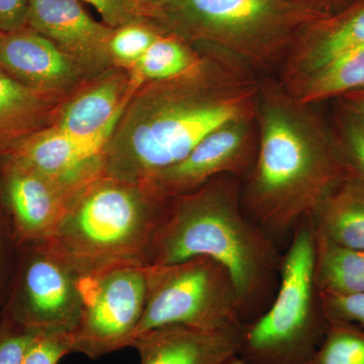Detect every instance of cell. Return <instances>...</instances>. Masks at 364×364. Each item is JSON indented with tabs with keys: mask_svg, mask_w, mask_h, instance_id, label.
Segmentation results:
<instances>
[{
	"mask_svg": "<svg viewBox=\"0 0 364 364\" xmlns=\"http://www.w3.org/2000/svg\"><path fill=\"white\" fill-rule=\"evenodd\" d=\"M244 68L215 54L184 75L139 88L105 146V176L145 183L223 124L255 119L260 85Z\"/></svg>",
	"mask_w": 364,
	"mask_h": 364,
	"instance_id": "obj_1",
	"label": "cell"
},
{
	"mask_svg": "<svg viewBox=\"0 0 364 364\" xmlns=\"http://www.w3.org/2000/svg\"><path fill=\"white\" fill-rule=\"evenodd\" d=\"M257 151L244 205L274 240L309 219L326 196L350 178L330 122L279 85H260Z\"/></svg>",
	"mask_w": 364,
	"mask_h": 364,
	"instance_id": "obj_2",
	"label": "cell"
},
{
	"mask_svg": "<svg viewBox=\"0 0 364 364\" xmlns=\"http://www.w3.org/2000/svg\"><path fill=\"white\" fill-rule=\"evenodd\" d=\"M198 256L227 268L245 325L251 308L270 294L282 257L272 237L244 214L236 176L217 177L167 200L144 264H173Z\"/></svg>",
	"mask_w": 364,
	"mask_h": 364,
	"instance_id": "obj_3",
	"label": "cell"
},
{
	"mask_svg": "<svg viewBox=\"0 0 364 364\" xmlns=\"http://www.w3.org/2000/svg\"><path fill=\"white\" fill-rule=\"evenodd\" d=\"M165 202L145 184L100 177L75 196L52 236L38 246L78 277L144 263Z\"/></svg>",
	"mask_w": 364,
	"mask_h": 364,
	"instance_id": "obj_4",
	"label": "cell"
},
{
	"mask_svg": "<svg viewBox=\"0 0 364 364\" xmlns=\"http://www.w3.org/2000/svg\"><path fill=\"white\" fill-rule=\"evenodd\" d=\"M327 326L316 277L315 232L306 219L282 257L272 305L243 326L238 356L247 364H308Z\"/></svg>",
	"mask_w": 364,
	"mask_h": 364,
	"instance_id": "obj_5",
	"label": "cell"
},
{
	"mask_svg": "<svg viewBox=\"0 0 364 364\" xmlns=\"http://www.w3.org/2000/svg\"><path fill=\"white\" fill-rule=\"evenodd\" d=\"M154 6L165 31L244 67L284 56L294 44L291 28L303 18L287 0H157Z\"/></svg>",
	"mask_w": 364,
	"mask_h": 364,
	"instance_id": "obj_6",
	"label": "cell"
},
{
	"mask_svg": "<svg viewBox=\"0 0 364 364\" xmlns=\"http://www.w3.org/2000/svg\"><path fill=\"white\" fill-rule=\"evenodd\" d=\"M145 267L147 298L134 339L164 326L203 330L243 327L238 291L221 263L198 256L173 264Z\"/></svg>",
	"mask_w": 364,
	"mask_h": 364,
	"instance_id": "obj_7",
	"label": "cell"
},
{
	"mask_svg": "<svg viewBox=\"0 0 364 364\" xmlns=\"http://www.w3.org/2000/svg\"><path fill=\"white\" fill-rule=\"evenodd\" d=\"M82 313L72 351L97 359L131 347L147 298L144 263H124L79 277Z\"/></svg>",
	"mask_w": 364,
	"mask_h": 364,
	"instance_id": "obj_8",
	"label": "cell"
},
{
	"mask_svg": "<svg viewBox=\"0 0 364 364\" xmlns=\"http://www.w3.org/2000/svg\"><path fill=\"white\" fill-rule=\"evenodd\" d=\"M255 123V119H240L223 124L205 136L181 162L143 184L164 202L191 193L217 177L247 173L257 151Z\"/></svg>",
	"mask_w": 364,
	"mask_h": 364,
	"instance_id": "obj_9",
	"label": "cell"
},
{
	"mask_svg": "<svg viewBox=\"0 0 364 364\" xmlns=\"http://www.w3.org/2000/svg\"><path fill=\"white\" fill-rule=\"evenodd\" d=\"M119 119L90 136L73 135L56 127L35 132L9 150L7 159L39 172L76 196L105 176V146Z\"/></svg>",
	"mask_w": 364,
	"mask_h": 364,
	"instance_id": "obj_10",
	"label": "cell"
},
{
	"mask_svg": "<svg viewBox=\"0 0 364 364\" xmlns=\"http://www.w3.org/2000/svg\"><path fill=\"white\" fill-rule=\"evenodd\" d=\"M82 304L77 275L38 246L21 277L18 308L11 318L33 332L72 333L80 320Z\"/></svg>",
	"mask_w": 364,
	"mask_h": 364,
	"instance_id": "obj_11",
	"label": "cell"
},
{
	"mask_svg": "<svg viewBox=\"0 0 364 364\" xmlns=\"http://www.w3.org/2000/svg\"><path fill=\"white\" fill-rule=\"evenodd\" d=\"M26 28L51 41L85 71L112 62L109 43L114 28L95 20L79 0H31Z\"/></svg>",
	"mask_w": 364,
	"mask_h": 364,
	"instance_id": "obj_12",
	"label": "cell"
},
{
	"mask_svg": "<svg viewBox=\"0 0 364 364\" xmlns=\"http://www.w3.org/2000/svg\"><path fill=\"white\" fill-rule=\"evenodd\" d=\"M4 189L16 236L37 245L52 236L75 198L57 182L9 159Z\"/></svg>",
	"mask_w": 364,
	"mask_h": 364,
	"instance_id": "obj_13",
	"label": "cell"
},
{
	"mask_svg": "<svg viewBox=\"0 0 364 364\" xmlns=\"http://www.w3.org/2000/svg\"><path fill=\"white\" fill-rule=\"evenodd\" d=\"M0 69L48 95L77 82L85 69L44 36L25 28L0 41Z\"/></svg>",
	"mask_w": 364,
	"mask_h": 364,
	"instance_id": "obj_14",
	"label": "cell"
},
{
	"mask_svg": "<svg viewBox=\"0 0 364 364\" xmlns=\"http://www.w3.org/2000/svg\"><path fill=\"white\" fill-rule=\"evenodd\" d=\"M242 329L164 326L138 335L131 347L141 364H226L238 356Z\"/></svg>",
	"mask_w": 364,
	"mask_h": 364,
	"instance_id": "obj_15",
	"label": "cell"
},
{
	"mask_svg": "<svg viewBox=\"0 0 364 364\" xmlns=\"http://www.w3.org/2000/svg\"><path fill=\"white\" fill-rule=\"evenodd\" d=\"M364 46V0L334 18L318 21L294 41L287 54L284 85Z\"/></svg>",
	"mask_w": 364,
	"mask_h": 364,
	"instance_id": "obj_16",
	"label": "cell"
},
{
	"mask_svg": "<svg viewBox=\"0 0 364 364\" xmlns=\"http://www.w3.org/2000/svg\"><path fill=\"white\" fill-rule=\"evenodd\" d=\"M135 92L130 78L114 74L67 104L55 127L73 135H95L121 119Z\"/></svg>",
	"mask_w": 364,
	"mask_h": 364,
	"instance_id": "obj_17",
	"label": "cell"
},
{
	"mask_svg": "<svg viewBox=\"0 0 364 364\" xmlns=\"http://www.w3.org/2000/svg\"><path fill=\"white\" fill-rule=\"evenodd\" d=\"M309 220L315 233L334 245L364 251V183L342 181Z\"/></svg>",
	"mask_w": 364,
	"mask_h": 364,
	"instance_id": "obj_18",
	"label": "cell"
},
{
	"mask_svg": "<svg viewBox=\"0 0 364 364\" xmlns=\"http://www.w3.org/2000/svg\"><path fill=\"white\" fill-rule=\"evenodd\" d=\"M303 104L315 105L364 90V46L328 62L317 70L284 85Z\"/></svg>",
	"mask_w": 364,
	"mask_h": 364,
	"instance_id": "obj_19",
	"label": "cell"
},
{
	"mask_svg": "<svg viewBox=\"0 0 364 364\" xmlns=\"http://www.w3.org/2000/svg\"><path fill=\"white\" fill-rule=\"evenodd\" d=\"M46 95L28 87L0 69V153L35 133L44 116Z\"/></svg>",
	"mask_w": 364,
	"mask_h": 364,
	"instance_id": "obj_20",
	"label": "cell"
},
{
	"mask_svg": "<svg viewBox=\"0 0 364 364\" xmlns=\"http://www.w3.org/2000/svg\"><path fill=\"white\" fill-rule=\"evenodd\" d=\"M207 58L173 33H163L131 67L130 85L136 91L146 82L179 77L202 65Z\"/></svg>",
	"mask_w": 364,
	"mask_h": 364,
	"instance_id": "obj_21",
	"label": "cell"
},
{
	"mask_svg": "<svg viewBox=\"0 0 364 364\" xmlns=\"http://www.w3.org/2000/svg\"><path fill=\"white\" fill-rule=\"evenodd\" d=\"M315 237L316 277L320 291L364 294V251L339 247L316 233Z\"/></svg>",
	"mask_w": 364,
	"mask_h": 364,
	"instance_id": "obj_22",
	"label": "cell"
},
{
	"mask_svg": "<svg viewBox=\"0 0 364 364\" xmlns=\"http://www.w3.org/2000/svg\"><path fill=\"white\" fill-rule=\"evenodd\" d=\"M308 364H364V328L328 321L324 339Z\"/></svg>",
	"mask_w": 364,
	"mask_h": 364,
	"instance_id": "obj_23",
	"label": "cell"
},
{
	"mask_svg": "<svg viewBox=\"0 0 364 364\" xmlns=\"http://www.w3.org/2000/svg\"><path fill=\"white\" fill-rule=\"evenodd\" d=\"M331 129L340 157L350 178L364 183V121L335 104Z\"/></svg>",
	"mask_w": 364,
	"mask_h": 364,
	"instance_id": "obj_24",
	"label": "cell"
},
{
	"mask_svg": "<svg viewBox=\"0 0 364 364\" xmlns=\"http://www.w3.org/2000/svg\"><path fill=\"white\" fill-rule=\"evenodd\" d=\"M165 32L155 21H135L114 28L109 43L112 61L131 68Z\"/></svg>",
	"mask_w": 364,
	"mask_h": 364,
	"instance_id": "obj_25",
	"label": "cell"
},
{
	"mask_svg": "<svg viewBox=\"0 0 364 364\" xmlns=\"http://www.w3.org/2000/svg\"><path fill=\"white\" fill-rule=\"evenodd\" d=\"M92 6L100 14L102 23L111 26L128 25L141 21L156 20V9L140 0H79Z\"/></svg>",
	"mask_w": 364,
	"mask_h": 364,
	"instance_id": "obj_26",
	"label": "cell"
},
{
	"mask_svg": "<svg viewBox=\"0 0 364 364\" xmlns=\"http://www.w3.org/2000/svg\"><path fill=\"white\" fill-rule=\"evenodd\" d=\"M72 333L36 332L28 344L21 364H58L71 353Z\"/></svg>",
	"mask_w": 364,
	"mask_h": 364,
	"instance_id": "obj_27",
	"label": "cell"
},
{
	"mask_svg": "<svg viewBox=\"0 0 364 364\" xmlns=\"http://www.w3.org/2000/svg\"><path fill=\"white\" fill-rule=\"evenodd\" d=\"M321 301L328 321H343L364 328V294L321 291Z\"/></svg>",
	"mask_w": 364,
	"mask_h": 364,
	"instance_id": "obj_28",
	"label": "cell"
},
{
	"mask_svg": "<svg viewBox=\"0 0 364 364\" xmlns=\"http://www.w3.org/2000/svg\"><path fill=\"white\" fill-rule=\"evenodd\" d=\"M36 332L11 318L0 323V364H21Z\"/></svg>",
	"mask_w": 364,
	"mask_h": 364,
	"instance_id": "obj_29",
	"label": "cell"
},
{
	"mask_svg": "<svg viewBox=\"0 0 364 364\" xmlns=\"http://www.w3.org/2000/svg\"><path fill=\"white\" fill-rule=\"evenodd\" d=\"M30 1L0 0V33H14L26 28Z\"/></svg>",
	"mask_w": 364,
	"mask_h": 364,
	"instance_id": "obj_30",
	"label": "cell"
},
{
	"mask_svg": "<svg viewBox=\"0 0 364 364\" xmlns=\"http://www.w3.org/2000/svg\"><path fill=\"white\" fill-rule=\"evenodd\" d=\"M334 102L364 121V90L346 93L335 100Z\"/></svg>",
	"mask_w": 364,
	"mask_h": 364,
	"instance_id": "obj_31",
	"label": "cell"
},
{
	"mask_svg": "<svg viewBox=\"0 0 364 364\" xmlns=\"http://www.w3.org/2000/svg\"><path fill=\"white\" fill-rule=\"evenodd\" d=\"M226 364H247L245 361L242 360L239 356H235V358H232L231 360L228 361Z\"/></svg>",
	"mask_w": 364,
	"mask_h": 364,
	"instance_id": "obj_32",
	"label": "cell"
},
{
	"mask_svg": "<svg viewBox=\"0 0 364 364\" xmlns=\"http://www.w3.org/2000/svg\"><path fill=\"white\" fill-rule=\"evenodd\" d=\"M140 1L145 2V4H151V6H154L155 4H156L157 0H140Z\"/></svg>",
	"mask_w": 364,
	"mask_h": 364,
	"instance_id": "obj_33",
	"label": "cell"
},
{
	"mask_svg": "<svg viewBox=\"0 0 364 364\" xmlns=\"http://www.w3.org/2000/svg\"><path fill=\"white\" fill-rule=\"evenodd\" d=\"M4 35H6V33H0V41L2 40V38L4 37Z\"/></svg>",
	"mask_w": 364,
	"mask_h": 364,
	"instance_id": "obj_34",
	"label": "cell"
}]
</instances>
